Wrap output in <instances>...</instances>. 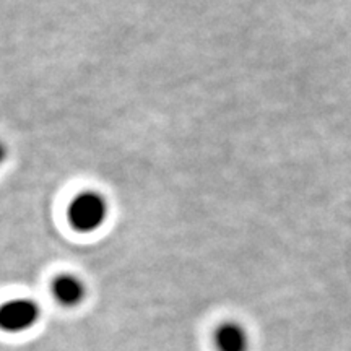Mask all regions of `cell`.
I'll list each match as a JSON object with an SVG mask.
<instances>
[{"mask_svg":"<svg viewBox=\"0 0 351 351\" xmlns=\"http://www.w3.org/2000/svg\"><path fill=\"white\" fill-rule=\"evenodd\" d=\"M109 205L96 191H83L69 205V223L78 232H95L106 223Z\"/></svg>","mask_w":351,"mask_h":351,"instance_id":"6da1fadb","label":"cell"},{"mask_svg":"<svg viewBox=\"0 0 351 351\" xmlns=\"http://www.w3.org/2000/svg\"><path fill=\"white\" fill-rule=\"evenodd\" d=\"M41 320V307L32 298H15L0 304V330L20 335Z\"/></svg>","mask_w":351,"mask_h":351,"instance_id":"7a4b0ae2","label":"cell"},{"mask_svg":"<svg viewBox=\"0 0 351 351\" xmlns=\"http://www.w3.org/2000/svg\"><path fill=\"white\" fill-rule=\"evenodd\" d=\"M213 345L217 351H249L251 337L243 324L236 320H225L215 328Z\"/></svg>","mask_w":351,"mask_h":351,"instance_id":"3957f363","label":"cell"},{"mask_svg":"<svg viewBox=\"0 0 351 351\" xmlns=\"http://www.w3.org/2000/svg\"><path fill=\"white\" fill-rule=\"evenodd\" d=\"M52 295L64 307L80 306L86 296V287L75 275H60L52 283Z\"/></svg>","mask_w":351,"mask_h":351,"instance_id":"277c9868","label":"cell"},{"mask_svg":"<svg viewBox=\"0 0 351 351\" xmlns=\"http://www.w3.org/2000/svg\"><path fill=\"white\" fill-rule=\"evenodd\" d=\"M5 158H7V147L3 145V142H0V165L5 161Z\"/></svg>","mask_w":351,"mask_h":351,"instance_id":"5b68a950","label":"cell"}]
</instances>
